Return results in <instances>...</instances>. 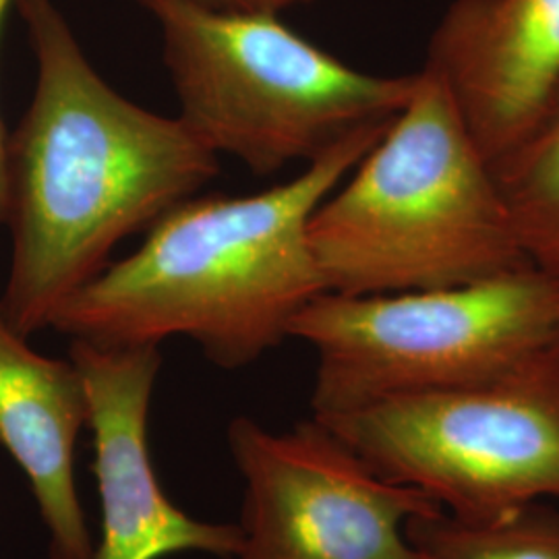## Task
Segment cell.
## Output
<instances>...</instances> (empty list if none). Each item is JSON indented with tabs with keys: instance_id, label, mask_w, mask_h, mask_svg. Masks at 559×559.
<instances>
[{
	"instance_id": "1",
	"label": "cell",
	"mask_w": 559,
	"mask_h": 559,
	"mask_svg": "<svg viewBox=\"0 0 559 559\" xmlns=\"http://www.w3.org/2000/svg\"><path fill=\"white\" fill-rule=\"evenodd\" d=\"M38 78L7 141L4 222L13 235L0 316L25 338L108 267L120 240L191 200L221 170L177 117L102 80L55 0H15Z\"/></svg>"
},
{
	"instance_id": "2",
	"label": "cell",
	"mask_w": 559,
	"mask_h": 559,
	"mask_svg": "<svg viewBox=\"0 0 559 559\" xmlns=\"http://www.w3.org/2000/svg\"><path fill=\"white\" fill-rule=\"evenodd\" d=\"M388 127L360 129L267 191L175 205L133 255L64 300L50 328L106 348L187 336L222 369L255 362L325 293L309 221Z\"/></svg>"
},
{
	"instance_id": "3",
	"label": "cell",
	"mask_w": 559,
	"mask_h": 559,
	"mask_svg": "<svg viewBox=\"0 0 559 559\" xmlns=\"http://www.w3.org/2000/svg\"><path fill=\"white\" fill-rule=\"evenodd\" d=\"M309 242L325 293L392 295L533 265L450 90L423 64L411 100L321 201Z\"/></svg>"
},
{
	"instance_id": "4",
	"label": "cell",
	"mask_w": 559,
	"mask_h": 559,
	"mask_svg": "<svg viewBox=\"0 0 559 559\" xmlns=\"http://www.w3.org/2000/svg\"><path fill=\"white\" fill-rule=\"evenodd\" d=\"M160 25L179 119L214 154L258 177L318 160L365 127L392 122L417 71H357L272 13H239L193 0H140Z\"/></svg>"
},
{
	"instance_id": "5",
	"label": "cell",
	"mask_w": 559,
	"mask_h": 559,
	"mask_svg": "<svg viewBox=\"0 0 559 559\" xmlns=\"http://www.w3.org/2000/svg\"><path fill=\"white\" fill-rule=\"evenodd\" d=\"M288 338L318 355L313 417L496 381L559 342V280L526 265L493 278L392 295L323 293Z\"/></svg>"
},
{
	"instance_id": "6",
	"label": "cell",
	"mask_w": 559,
	"mask_h": 559,
	"mask_svg": "<svg viewBox=\"0 0 559 559\" xmlns=\"http://www.w3.org/2000/svg\"><path fill=\"white\" fill-rule=\"evenodd\" d=\"M383 479L493 520L559 503V342L500 380L316 417Z\"/></svg>"
},
{
	"instance_id": "7",
	"label": "cell",
	"mask_w": 559,
	"mask_h": 559,
	"mask_svg": "<svg viewBox=\"0 0 559 559\" xmlns=\"http://www.w3.org/2000/svg\"><path fill=\"white\" fill-rule=\"evenodd\" d=\"M228 448L245 480L235 559H423L406 524L440 506L380 477L316 417L284 433L237 417Z\"/></svg>"
},
{
	"instance_id": "8",
	"label": "cell",
	"mask_w": 559,
	"mask_h": 559,
	"mask_svg": "<svg viewBox=\"0 0 559 559\" xmlns=\"http://www.w3.org/2000/svg\"><path fill=\"white\" fill-rule=\"evenodd\" d=\"M94 431V475L100 493V540L94 559H162L207 554L235 559L242 528L193 519L173 503L154 471L147 419L162 367L160 346L106 348L73 340Z\"/></svg>"
},
{
	"instance_id": "9",
	"label": "cell",
	"mask_w": 559,
	"mask_h": 559,
	"mask_svg": "<svg viewBox=\"0 0 559 559\" xmlns=\"http://www.w3.org/2000/svg\"><path fill=\"white\" fill-rule=\"evenodd\" d=\"M436 71L480 152L498 164L559 90V0H454L431 34Z\"/></svg>"
},
{
	"instance_id": "10",
	"label": "cell",
	"mask_w": 559,
	"mask_h": 559,
	"mask_svg": "<svg viewBox=\"0 0 559 559\" xmlns=\"http://www.w3.org/2000/svg\"><path fill=\"white\" fill-rule=\"evenodd\" d=\"M90 400L73 360L36 353L0 316V445L29 480L48 559H94L75 479V450Z\"/></svg>"
},
{
	"instance_id": "11",
	"label": "cell",
	"mask_w": 559,
	"mask_h": 559,
	"mask_svg": "<svg viewBox=\"0 0 559 559\" xmlns=\"http://www.w3.org/2000/svg\"><path fill=\"white\" fill-rule=\"evenodd\" d=\"M493 173L526 258L559 280V90L539 124Z\"/></svg>"
},
{
	"instance_id": "12",
	"label": "cell",
	"mask_w": 559,
	"mask_h": 559,
	"mask_svg": "<svg viewBox=\"0 0 559 559\" xmlns=\"http://www.w3.org/2000/svg\"><path fill=\"white\" fill-rule=\"evenodd\" d=\"M423 559H559V503L543 501L493 520L436 508L406 524Z\"/></svg>"
},
{
	"instance_id": "13",
	"label": "cell",
	"mask_w": 559,
	"mask_h": 559,
	"mask_svg": "<svg viewBox=\"0 0 559 559\" xmlns=\"http://www.w3.org/2000/svg\"><path fill=\"white\" fill-rule=\"evenodd\" d=\"M203 7L221 9V11H239V13H272L280 15L286 9H293L309 0H193Z\"/></svg>"
},
{
	"instance_id": "14",
	"label": "cell",
	"mask_w": 559,
	"mask_h": 559,
	"mask_svg": "<svg viewBox=\"0 0 559 559\" xmlns=\"http://www.w3.org/2000/svg\"><path fill=\"white\" fill-rule=\"evenodd\" d=\"M11 4H15V0H0V29ZM7 141L9 138L0 120V222H4V205H7Z\"/></svg>"
}]
</instances>
